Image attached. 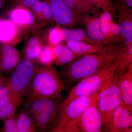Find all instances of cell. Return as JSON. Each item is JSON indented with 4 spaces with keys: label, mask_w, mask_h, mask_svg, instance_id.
I'll return each mask as SVG.
<instances>
[{
    "label": "cell",
    "mask_w": 132,
    "mask_h": 132,
    "mask_svg": "<svg viewBox=\"0 0 132 132\" xmlns=\"http://www.w3.org/2000/svg\"><path fill=\"white\" fill-rule=\"evenodd\" d=\"M121 47L118 45L105 46L100 52L79 57L64 66L60 73L65 89H71L81 80L111 65Z\"/></svg>",
    "instance_id": "cell-1"
},
{
    "label": "cell",
    "mask_w": 132,
    "mask_h": 132,
    "mask_svg": "<svg viewBox=\"0 0 132 132\" xmlns=\"http://www.w3.org/2000/svg\"><path fill=\"white\" fill-rule=\"evenodd\" d=\"M65 89L60 75L54 64L37 66L25 100L39 98H62Z\"/></svg>",
    "instance_id": "cell-2"
},
{
    "label": "cell",
    "mask_w": 132,
    "mask_h": 132,
    "mask_svg": "<svg viewBox=\"0 0 132 132\" xmlns=\"http://www.w3.org/2000/svg\"><path fill=\"white\" fill-rule=\"evenodd\" d=\"M118 76L114 73L99 92L98 106L103 131L105 132L111 123L114 111L123 102L118 85Z\"/></svg>",
    "instance_id": "cell-3"
},
{
    "label": "cell",
    "mask_w": 132,
    "mask_h": 132,
    "mask_svg": "<svg viewBox=\"0 0 132 132\" xmlns=\"http://www.w3.org/2000/svg\"><path fill=\"white\" fill-rule=\"evenodd\" d=\"M99 93L78 97L66 104L62 102L59 115L48 131L64 132L67 127L78 121L85 109L98 96Z\"/></svg>",
    "instance_id": "cell-4"
},
{
    "label": "cell",
    "mask_w": 132,
    "mask_h": 132,
    "mask_svg": "<svg viewBox=\"0 0 132 132\" xmlns=\"http://www.w3.org/2000/svg\"><path fill=\"white\" fill-rule=\"evenodd\" d=\"M37 66L36 62L23 58L7 78L10 93L24 100L28 93Z\"/></svg>",
    "instance_id": "cell-5"
},
{
    "label": "cell",
    "mask_w": 132,
    "mask_h": 132,
    "mask_svg": "<svg viewBox=\"0 0 132 132\" xmlns=\"http://www.w3.org/2000/svg\"><path fill=\"white\" fill-rule=\"evenodd\" d=\"M112 63L98 72L77 82L71 88L70 93L62 101V104H67L78 97L91 96L98 93L102 86L114 74Z\"/></svg>",
    "instance_id": "cell-6"
},
{
    "label": "cell",
    "mask_w": 132,
    "mask_h": 132,
    "mask_svg": "<svg viewBox=\"0 0 132 132\" xmlns=\"http://www.w3.org/2000/svg\"><path fill=\"white\" fill-rule=\"evenodd\" d=\"M8 19L29 36L43 29L44 24L38 20L29 8L14 6L7 13Z\"/></svg>",
    "instance_id": "cell-7"
},
{
    "label": "cell",
    "mask_w": 132,
    "mask_h": 132,
    "mask_svg": "<svg viewBox=\"0 0 132 132\" xmlns=\"http://www.w3.org/2000/svg\"><path fill=\"white\" fill-rule=\"evenodd\" d=\"M113 1L114 11L117 16L122 38L119 46L123 47L132 43V8L119 0Z\"/></svg>",
    "instance_id": "cell-8"
},
{
    "label": "cell",
    "mask_w": 132,
    "mask_h": 132,
    "mask_svg": "<svg viewBox=\"0 0 132 132\" xmlns=\"http://www.w3.org/2000/svg\"><path fill=\"white\" fill-rule=\"evenodd\" d=\"M99 95L85 109L78 121L79 132L102 131V118L98 106Z\"/></svg>",
    "instance_id": "cell-9"
},
{
    "label": "cell",
    "mask_w": 132,
    "mask_h": 132,
    "mask_svg": "<svg viewBox=\"0 0 132 132\" xmlns=\"http://www.w3.org/2000/svg\"><path fill=\"white\" fill-rule=\"evenodd\" d=\"M54 22L63 27H72L81 22L80 17L61 0H48Z\"/></svg>",
    "instance_id": "cell-10"
},
{
    "label": "cell",
    "mask_w": 132,
    "mask_h": 132,
    "mask_svg": "<svg viewBox=\"0 0 132 132\" xmlns=\"http://www.w3.org/2000/svg\"><path fill=\"white\" fill-rule=\"evenodd\" d=\"M62 98H39L25 100L23 108L32 120L40 114L49 111H60Z\"/></svg>",
    "instance_id": "cell-11"
},
{
    "label": "cell",
    "mask_w": 132,
    "mask_h": 132,
    "mask_svg": "<svg viewBox=\"0 0 132 132\" xmlns=\"http://www.w3.org/2000/svg\"><path fill=\"white\" fill-rule=\"evenodd\" d=\"M100 9L94 7L80 16L81 22L84 24L88 36L92 40L104 45V37L101 29Z\"/></svg>",
    "instance_id": "cell-12"
},
{
    "label": "cell",
    "mask_w": 132,
    "mask_h": 132,
    "mask_svg": "<svg viewBox=\"0 0 132 132\" xmlns=\"http://www.w3.org/2000/svg\"><path fill=\"white\" fill-rule=\"evenodd\" d=\"M28 36L11 20L0 18V43L16 46Z\"/></svg>",
    "instance_id": "cell-13"
},
{
    "label": "cell",
    "mask_w": 132,
    "mask_h": 132,
    "mask_svg": "<svg viewBox=\"0 0 132 132\" xmlns=\"http://www.w3.org/2000/svg\"><path fill=\"white\" fill-rule=\"evenodd\" d=\"M47 44L46 31L43 29L33 33L25 43L21 53L22 57L37 62L43 48Z\"/></svg>",
    "instance_id": "cell-14"
},
{
    "label": "cell",
    "mask_w": 132,
    "mask_h": 132,
    "mask_svg": "<svg viewBox=\"0 0 132 132\" xmlns=\"http://www.w3.org/2000/svg\"><path fill=\"white\" fill-rule=\"evenodd\" d=\"M132 128V111L122 102L114 111L105 132H131Z\"/></svg>",
    "instance_id": "cell-15"
},
{
    "label": "cell",
    "mask_w": 132,
    "mask_h": 132,
    "mask_svg": "<svg viewBox=\"0 0 132 132\" xmlns=\"http://www.w3.org/2000/svg\"><path fill=\"white\" fill-rule=\"evenodd\" d=\"M23 59L15 46L0 43V62L2 72L8 74Z\"/></svg>",
    "instance_id": "cell-16"
},
{
    "label": "cell",
    "mask_w": 132,
    "mask_h": 132,
    "mask_svg": "<svg viewBox=\"0 0 132 132\" xmlns=\"http://www.w3.org/2000/svg\"><path fill=\"white\" fill-rule=\"evenodd\" d=\"M118 85L123 103L132 111V67L118 76Z\"/></svg>",
    "instance_id": "cell-17"
},
{
    "label": "cell",
    "mask_w": 132,
    "mask_h": 132,
    "mask_svg": "<svg viewBox=\"0 0 132 132\" xmlns=\"http://www.w3.org/2000/svg\"><path fill=\"white\" fill-rule=\"evenodd\" d=\"M112 65L114 73L118 76L132 67V43L120 48Z\"/></svg>",
    "instance_id": "cell-18"
},
{
    "label": "cell",
    "mask_w": 132,
    "mask_h": 132,
    "mask_svg": "<svg viewBox=\"0 0 132 132\" xmlns=\"http://www.w3.org/2000/svg\"><path fill=\"white\" fill-rule=\"evenodd\" d=\"M53 64L57 66L63 67L80 57L62 42L53 46Z\"/></svg>",
    "instance_id": "cell-19"
},
{
    "label": "cell",
    "mask_w": 132,
    "mask_h": 132,
    "mask_svg": "<svg viewBox=\"0 0 132 132\" xmlns=\"http://www.w3.org/2000/svg\"><path fill=\"white\" fill-rule=\"evenodd\" d=\"M23 99L9 94L0 101V120L15 113Z\"/></svg>",
    "instance_id": "cell-20"
},
{
    "label": "cell",
    "mask_w": 132,
    "mask_h": 132,
    "mask_svg": "<svg viewBox=\"0 0 132 132\" xmlns=\"http://www.w3.org/2000/svg\"><path fill=\"white\" fill-rule=\"evenodd\" d=\"M65 42L68 47L80 57L100 52L105 46L76 41L68 40Z\"/></svg>",
    "instance_id": "cell-21"
},
{
    "label": "cell",
    "mask_w": 132,
    "mask_h": 132,
    "mask_svg": "<svg viewBox=\"0 0 132 132\" xmlns=\"http://www.w3.org/2000/svg\"><path fill=\"white\" fill-rule=\"evenodd\" d=\"M60 111H49L42 113L33 119V122L37 131L46 132L49 131L56 120Z\"/></svg>",
    "instance_id": "cell-22"
},
{
    "label": "cell",
    "mask_w": 132,
    "mask_h": 132,
    "mask_svg": "<svg viewBox=\"0 0 132 132\" xmlns=\"http://www.w3.org/2000/svg\"><path fill=\"white\" fill-rule=\"evenodd\" d=\"M62 31L63 42L73 40L88 43L91 44H100L91 39L84 29H68L66 27H63L62 29Z\"/></svg>",
    "instance_id": "cell-23"
},
{
    "label": "cell",
    "mask_w": 132,
    "mask_h": 132,
    "mask_svg": "<svg viewBox=\"0 0 132 132\" xmlns=\"http://www.w3.org/2000/svg\"><path fill=\"white\" fill-rule=\"evenodd\" d=\"M16 124L18 132H38L33 120L23 108L16 114Z\"/></svg>",
    "instance_id": "cell-24"
},
{
    "label": "cell",
    "mask_w": 132,
    "mask_h": 132,
    "mask_svg": "<svg viewBox=\"0 0 132 132\" xmlns=\"http://www.w3.org/2000/svg\"><path fill=\"white\" fill-rule=\"evenodd\" d=\"M61 1L80 17L93 7L87 0Z\"/></svg>",
    "instance_id": "cell-25"
},
{
    "label": "cell",
    "mask_w": 132,
    "mask_h": 132,
    "mask_svg": "<svg viewBox=\"0 0 132 132\" xmlns=\"http://www.w3.org/2000/svg\"><path fill=\"white\" fill-rule=\"evenodd\" d=\"M61 26L57 24L46 31L47 44L51 46H55L63 41Z\"/></svg>",
    "instance_id": "cell-26"
},
{
    "label": "cell",
    "mask_w": 132,
    "mask_h": 132,
    "mask_svg": "<svg viewBox=\"0 0 132 132\" xmlns=\"http://www.w3.org/2000/svg\"><path fill=\"white\" fill-rule=\"evenodd\" d=\"M53 46L47 44L43 47L37 62L41 65H49L53 64Z\"/></svg>",
    "instance_id": "cell-27"
},
{
    "label": "cell",
    "mask_w": 132,
    "mask_h": 132,
    "mask_svg": "<svg viewBox=\"0 0 132 132\" xmlns=\"http://www.w3.org/2000/svg\"><path fill=\"white\" fill-rule=\"evenodd\" d=\"M88 2L92 5L101 10L103 13L108 12L113 13L115 15L114 11L113 0H87Z\"/></svg>",
    "instance_id": "cell-28"
},
{
    "label": "cell",
    "mask_w": 132,
    "mask_h": 132,
    "mask_svg": "<svg viewBox=\"0 0 132 132\" xmlns=\"http://www.w3.org/2000/svg\"><path fill=\"white\" fill-rule=\"evenodd\" d=\"M2 121L3 127L1 130L2 132H18L16 114L5 118Z\"/></svg>",
    "instance_id": "cell-29"
},
{
    "label": "cell",
    "mask_w": 132,
    "mask_h": 132,
    "mask_svg": "<svg viewBox=\"0 0 132 132\" xmlns=\"http://www.w3.org/2000/svg\"><path fill=\"white\" fill-rule=\"evenodd\" d=\"M42 4L43 22L46 26L53 22V14L51 7L48 0H42Z\"/></svg>",
    "instance_id": "cell-30"
},
{
    "label": "cell",
    "mask_w": 132,
    "mask_h": 132,
    "mask_svg": "<svg viewBox=\"0 0 132 132\" xmlns=\"http://www.w3.org/2000/svg\"><path fill=\"white\" fill-rule=\"evenodd\" d=\"M112 16L111 13H102L100 16L101 29L102 34L105 32L113 22Z\"/></svg>",
    "instance_id": "cell-31"
},
{
    "label": "cell",
    "mask_w": 132,
    "mask_h": 132,
    "mask_svg": "<svg viewBox=\"0 0 132 132\" xmlns=\"http://www.w3.org/2000/svg\"><path fill=\"white\" fill-rule=\"evenodd\" d=\"M29 9L38 20L46 26L43 22L42 1L37 0Z\"/></svg>",
    "instance_id": "cell-32"
},
{
    "label": "cell",
    "mask_w": 132,
    "mask_h": 132,
    "mask_svg": "<svg viewBox=\"0 0 132 132\" xmlns=\"http://www.w3.org/2000/svg\"><path fill=\"white\" fill-rule=\"evenodd\" d=\"M37 0H13L14 6H20L30 8L31 6Z\"/></svg>",
    "instance_id": "cell-33"
},
{
    "label": "cell",
    "mask_w": 132,
    "mask_h": 132,
    "mask_svg": "<svg viewBox=\"0 0 132 132\" xmlns=\"http://www.w3.org/2000/svg\"><path fill=\"white\" fill-rule=\"evenodd\" d=\"M10 93L7 80L0 86V101Z\"/></svg>",
    "instance_id": "cell-34"
},
{
    "label": "cell",
    "mask_w": 132,
    "mask_h": 132,
    "mask_svg": "<svg viewBox=\"0 0 132 132\" xmlns=\"http://www.w3.org/2000/svg\"><path fill=\"white\" fill-rule=\"evenodd\" d=\"M7 80V78L2 74V73H0V86L6 81Z\"/></svg>",
    "instance_id": "cell-35"
},
{
    "label": "cell",
    "mask_w": 132,
    "mask_h": 132,
    "mask_svg": "<svg viewBox=\"0 0 132 132\" xmlns=\"http://www.w3.org/2000/svg\"><path fill=\"white\" fill-rule=\"evenodd\" d=\"M130 7H132V0H119Z\"/></svg>",
    "instance_id": "cell-36"
},
{
    "label": "cell",
    "mask_w": 132,
    "mask_h": 132,
    "mask_svg": "<svg viewBox=\"0 0 132 132\" xmlns=\"http://www.w3.org/2000/svg\"><path fill=\"white\" fill-rule=\"evenodd\" d=\"M6 1V0H0V9L3 6Z\"/></svg>",
    "instance_id": "cell-37"
},
{
    "label": "cell",
    "mask_w": 132,
    "mask_h": 132,
    "mask_svg": "<svg viewBox=\"0 0 132 132\" xmlns=\"http://www.w3.org/2000/svg\"><path fill=\"white\" fill-rule=\"evenodd\" d=\"M2 73L1 68V62H0V73Z\"/></svg>",
    "instance_id": "cell-38"
},
{
    "label": "cell",
    "mask_w": 132,
    "mask_h": 132,
    "mask_svg": "<svg viewBox=\"0 0 132 132\" xmlns=\"http://www.w3.org/2000/svg\"><path fill=\"white\" fill-rule=\"evenodd\" d=\"M6 1H7V0H6Z\"/></svg>",
    "instance_id": "cell-39"
}]
</instances>
